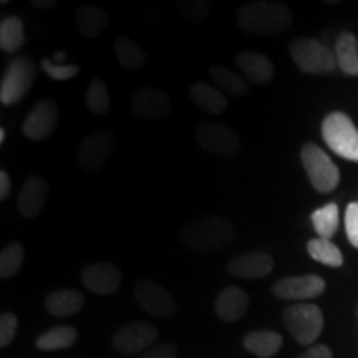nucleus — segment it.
Wrapping results in <instances>:
<instances>
[{"label": "nucleus", "instance_id": "1", "mask_svg": "<svg viewBox=\"0 0 358 358\" xmlns=\"http://www.w3.org/2000/svg\"><path fill=\"white\" fill-rule=\"evenodd\" d=\"M236 239L234 226L219 216L192 217L181 229V241L194 254H208L226 249Z\"/></svg>", "mask_w": 358, "mask_h": 358}, {"label": "nucleus", "instance_id": "2", "mask_svg": "<svg viewBox=\"0 0 358 358\" xmlns=\"http://www.w3.org/2000/svg\"><path fill=\"white\" fill-rule=\"evenodd\" d=\"M294 17L285 3L257 0L249 2L237 12V24L245 34L254 37H268L285 32L292 25Z\"/></svg>", "mask_w": 358, "mask_h": 358}, {"label": "nucleus", "instance_id": "3", "mask_svg": "<svg viewBox=\"0 0 358 358\" xmlns=\"http://www.w3.org/2000/svg\"><path fill=\"white\" fill-rule=\"evenodd\" d=\"M322 138L340 158L358 163V128L343 111H332L325 116Z\"/></svg>", "mask_w": 358, "mask_h": 358}, {"label": "nucleus", "instance_id": "4", "mask_svg": "<svg viewBox=\"0 0 358 358\" xmlns=\"http://www.w3.org/2000/svg\"><path fill=\"white\" fill-rule=\"evenodd\" d=\"M294 64L308 75L332 73L337 69L335 52L317 38H295L289 45Z\"/></svg>", "mask_w": 358, "mask_h": 358}, {"label": "nucleus", "instance_id": "5", "mask_svg": "<svg viewBox=\"0 0 358 358\" xmlns=\"http://www.w3.org/2000/svg\"><path fill=\"white\" fill-rule=\"evenodd\" d=\"M301 159L313 189L329 194L340 185V171L330 156L315 143H306L301 150Z\"/></svg>", "mask_w": 358, "mask_h": 358}, {"label": "nucleus", "instance_id": "6", "mask_svg": "<svg viewBox=\"0 0 358 358\" xmlns=\"http://www.w3.org/2000/svg\"><path fill=\"white\" fill-rule=\"evenodd\" d=\"M37 78V65L29 57H17L8 64L0 83V103L13 106L30 92Z\"/></svg>", "mask_w": 358, "mask_h": 358}, {"label": "nucleus", "instance_id": "7", "mask_svg": "<svg viewBox=\"0 0 358 358\" xmlns=\"http://www.w3.org/2000/svg\"><path fill=\"white\" fill-rule=\"evenodd\" d=\"M284 324L295 342L312 345L324 330V313L315 303H294L284 310Z\"/></svg>", "mask_w": 358, "mask_h": 358}, {"label": "nucleus", "instance_id": "8", "mask_svg": "<svg viewBox=\"0 0 358 358\" xmlns=\"http://www.w3.org/2000/svg\"><path fill=\"white\" fill-rule=\"evenodd\" d=\"M201 150L217 158H231L241 146V138L234 129L224 123L201 122L194 129Z\"/></svg>", "mask_w": 358, "mask_h": 358}, {"label": "nucleus", "instance_id": "9", "mask_svg": "<svg viewBox=\"0 0 358 358\" xmlns=\"http://www.w3.org/2000/svg\"><path fill=\"white\" fill-rule=\"evenodd\" d=\"M116 146V134L108 129H98L83 138L78 146L77 161L85 171L96 173L108 163Z\"/></svg>", "mask_w": 358, "mask_h": 358}, {"label": "nucleus", "instance_id": "10", "mask_svg": "<svg viewBox=\"0 0 358 358\" xmlns=\"http://www.w3.org/2000/svg\"><path fill=\"white\" fill-rule=\"evenodd\" d=\"M134 299L143 310L158 319L171 317L178 310V302L163 285L153 280H141L134 285Z\"/></svg>", "mask_w": 358, "mask_h": 358}, {"label": "nucleus", "instance_id": "11", "mask_svg": "<svg viewBox=\"0 0 358 358\" xmlns=\"http://www.w3.org/2000/svg\"><path fill=\"white\" fill-rule=\"evenodd\" d=\"M158 338L156 327L146 322H131L120 327L113 335V345L123 355H138L148 352Z\"/></svg>", "mask_w": 358, "mask_h": 358}, {"label": "nucleus", "instance_id": "12", "mask_svg": "<svg viewBox=\"0 0 358 358\" xmlns=\"http://www.w3.org/2000/svg\"><path fill=\"white\" fill-rule=\"evenodd\" d=\"M171 100L159 88L143 87L131 98V115L145 122L166 118L171 113Z\"/></svg>", "mask_w": 358, "mask_h": 358}, {"label": "nucleus", "instance_id": "13", "mask_svg": "<svg viewBox=\"0 0 358 358\" xmlns=\"http://www.w3.org/2000/svg\"><path fill=\"white\" fill-rule=\"evenodd\" d=\"M82 282L90 292L113 295L122 287V268L111 262H92L82 268Z\"/></svg>", "mask_w": 358, "mask_h": 358}, {"label": "nucleus", "instance_id": "14", "mask_svg": "<svg viewBox=\"0 0 358 358\" xmlns=\"http://www.w3.org/2000/svg\"><path fill=\"white\" fill-rule=\"evenodd\" d=\"M327 287L320 275L307 274L297 277H284L272 285V294L282 301H307L324 294Z\"/></svg>", "mask_w": 358, "mask_h": 358}, {"label": "nucleus", "instance_id": "15", "mask_svg": "<svg viewBox=\"0 0 358 358\" xmlns=\"http://www.w3.org/2000/svg\"><path fill=\"white\" fill-rule=\"evenodd\" d=\"M58 118H60V111H58L57 103L50 98H45V100H40L32 111L27 115L24 124H22V131L29 140H45L55 129Z\"/></svg>", "mask_w": 358, "mask_h": 358}, {"label": "nucleus", "instance_id": "16", "mask_svg": "<svg viewBox=\"0 0 358 358\" xmlns=\"http://www.w3.org/2000/svg\"><path fill=\"white\" fill-rule=\"evenodd\" d=\"M274 268V259L267 252L239 254L227 262V272L236 279H262Z\"/></svg>", "mask_w": 358, "mask_h": 358}, {"label": "nucleus", "instance_id": "17", "mask_svg": "<svg viewBox=\"0 0 358 358\" xmlns=\"http://www.w3.org/2000/svg\"><path fill=\"white\" fill-rule=\"evenodd\" d=\"M48 198V182L45 181L42 176L34 174L30 176L22 186L19 199H17V206L19 211L24 217L32 219L37 217L42 213L45 203Z\"/></svg>", "mask_w": 358, "mask_h": 358}, {"label": "nucleus", "instance_id": "18", "mask_svg": "<svg viewBox=\"0 0 358 358\" xmlns=\"http://www.w3.org/2000/svg\"><path fill=\"white\" fill-rule=\"evenodd\" d=\"M249 295L245 290L236 285L222 289L214 302V310L216 315L224 322H237L244 317L249 308Z\"/></svg>", "mask_w": 358, "mask_h": 358}, {"label": "nucleus", "instance_id": "19", "mask_svg": "<svg viewBox=\"0 0 358 358\" xmlns=\"http://www.w3.org/2000/svg\"><path fill=\"white\" fill-rule=\"evenodd\" d=\"M239 70L256 85H267L274 80V65L259 52H241L236 57Z\"/></svg>", "mask_w": 358, "mask_h": 358}, {"label": "nucleus", "instance_id": "20", "mask_svg": "<svg viewBox=\"0 0 358 358\" xmlns=\"http://www.w3.org/2000/svg\"><path fill=\"white\" fill-rule=\"evenodd\" d=\"M85 307V295L78 290L64 289L48 294L45 299V308L53 317H70Z\"/></svg>", "mask_w": 358, "mask_h": 358}, {"label": "nucleus", "instance_id": "21", "mask_svg": "<svg viewBox=\"0 0 358 358\" xmlns=\"http://www.w3.org/2000/svg\"><path fill=\"white\" fill-rule=\"evenodd\" d=\"M110 24V15L96 6H83L75 15V25L83 38H96Z\"/></svg>", "mask_w": 358, "mask_h": 358}, {"label": "nucleus", "instance_id": "22", "mask_svg": "<svg viewBox=\"0 0 358 358\" xmlns=\"http://www.w3.org/2000/svg\"><path fill=\"white\" fill-rule=\"evenodd\" d=\"M189 96L192 103L206 113L221 115L227 108V98L221 90L206 82H196L191 85Z\"/></svg>", "mask_w": 358, "mask_h": 358}, {"label": "nucleus", "instance_id": "23", "mask_svg": "<svg viewBox=\"0 0 358 358\" xmlns=\"http://www.w3.org/2000/svg\"><path fill=\"white\" fill-rule=\"evenodd\" d=\"M284 338L274 330H254L243 338V345L248 352L259 358H272L280 350Z\"/></svg>", "mask_w": 358, "mask_h": 358}, {"label": "nucleus", "instance_id": "24", "mask_svg": "<svg viewBox=\"0 0 358 358\" xmlns=\"http://www.w3.org/2000/svg\"><path fill=\"white\" fill-rule=\"evenodd\" d=\"M335 57L340 70L348 77H358V38L352 32H342L335 40Z\"/></svg>", "mask_w": 358, "mask_h": 358}, {"label": "nucleus", "instance_id": "25", "mask_svg": "<svg viewBox=\"0 0 358 358\" xmlns=\"http://www.w3.org/2000/svg\"><path fill=\"white\" fill-rule=\"evenodd\" d=\"M115 55L118 64L127 70H141L148 62V53L140 43L124 35H118L113 42Z\"/></svg>", "mask_w": 358, "mask_h": 358}, {"label": "nucleus", "instance_id": "26", "mask_svg": "<svg viewBox=\"0 0 358 358\" xmlns=\"http://www.w3.org/2000/svg\"><path fill=\"white\" fill-rule=\"evenodd\" d=\"M78 334L75 327L71 325H58L53 329L47 330V332L40 335L35 342L38 350L52 352V350H64V348H70L77 343Z\"/></svg>", "mask_w": 358, "mask_h": 358}, {"label": "nucleus", "instance_id": "27", "mask_svg": "<svg viewBox=\"0 0 358 358\" xmlns=\"http://www.w3.org/2000/svg\"><path fill=\"white\" fill-rule=\"evenodd\" d=\"M25 42L24 22L20 17L10 15L0 22V48L6 53H15Z\"/></svg>", "mask_w": 358, "mask_h": 358}, {"label": "nucleus", "instance_id": "28", "mask_svg": "<svg viewBox=\"0 0 358 358\" xmlns=\"http://www.w3.org/2000/svg\"><path fill=\"white\" fill-rule=\"evenodd\" d=\"M307 252L313 261L324 264L329 267H342L343 266V254L337 245L330 239H322L315 237L307 243Z\"/></svg>", "mask_w": 358, "mask_h": 358}, {"label": "nucleus", "instance_id": "29", "mask_svg": "<svg viewBox=\"0 0 358 358\" xmlns=\"http://www.w3.org/2000/svg\"><path fill=\"white\" fill-rule=\"evenodd\" d=\"M310 219L313 224V229H315L319 237H322V239H332L340 224L338 206L335 203L322 206V208L315 209V211L312 213Z\"/></svg>", "mask_w": 358, "mask_h": 358}, {"label": "nucleus", "instance_id": "30", "mask_svg": "<svg viewBox=\"0 0 358 358\" xmlns=\"http://www.w3.org/2000/svg\"><path fill=\"white\" fill-rule=\"evenodd\" d=\"M209 77H211L214 85H216V88L221 90V92L239 96L245 95V93L249 92L245 80L241 77L239 73H236V71L226 69V66H211V69H209Z\"/></svg>", "mask_w": 358, "mask_h": 358}, {"label": "nucleus", "instance_id": "31", "mask_svg": "<svg viewBox=\"0 0 358 358\" xmlns=\"http://www.w3.org/2000/svg\"><path fill=\"white\" fill-rule=\"evenodd\" d=\"M88 110L95 115H106L111 106V98L106 83L101 78H92L85 93Z\"/></svg>", "mask_w": 358, "mask_h": 358}, {"label": "nucleus", "instance_id": "32", "mask_svg": "<svg viewBox=\"0 0 358 358\" xmlns=\"http://www.w3.org/2000/svg\"><path fill=\"white\" fill-rule=\"evenodd\" d=\"M25 250L20 243H12L6 245L0 254V277L2 279H10L20 271L24 264Z\"/></svg>", "mask_w": 358, "mask_h": 358}, {"label": "nucleus", "instance_id": "33", "mask_svg": "<svg viewBox=\"0 0 358 358\" xmlns=\"http://www.w3.org/2000/svg\"><path fill=\"white\" fill-rule=\"evenodd\" d=\"M178 8L187 24L199 25L208 19L209 12H211V3L208 0H182L178 3Z\"/></svg>", "mask_w": 358, "mask_h": 358}, {"label": "nucleus", "instance_id": "34", "mask_svg": "<svg viewBox=\"0 0 358 358\" xmlns=\"http://www.w3.org/2000/svg\"><path fill=\"white\" fill-rule=\"evenodd\" d=\"M40 65H42L45 73H47L50 78L57 80V82H65V80L77 77L80 73L78 65H60V64H55L53 60H48V58H43Z\"/></svg>", "mask_w": 358, "mask_h": 358}, {"label": "nucleus", "instance_id": "35", "mask_svg": "<svg viewBox=\"0 0 358 358\" xmlns=\"http://www.w3.org/2000/svg\"><path fill=\"white\" fill-rule=\"evenodd\" d=\"M17 329H19V319L15 317V313L3 312L0 317V347L6 348L10 345L15 338Z\"/></svg>", "mask_w": 358, "mask_h": 358}, {"label": "nucleus", "instance_id": "36", "mask_svg": "<svg viewBox=\"0 0 358 358\" xmlns=\"http://www.w3.org/2000/svg\"><path fill=\"white\" fill-rule=\"evenodd\" d=\"M345 231L348 243L358 249V203H350L345 211Z\"/></svg>", "mask_w": 358, "mask_h": 358}, {"label": "nucleus", "instance_id": "37", "mask_svg": "<svg viewBox=\"0 0 358 358\" xmlns=\"http://www.w3.org/2000/svg\"><path fill=\"white\" fill-rule=\"evenodd\" d=\"M141 358H178V348L173 343H158L143 353Z\"/></svg>", "mask_w": 358, "mask_h": 358}, {"label": "nucleus", "instance_id": "38", "mask_svg": "<svg viewBox=\"0 0 358 358\" xmlns=\"http://www.w3.org/2000/svg\"><path fill=\"white\" fill-rule=\"evenodd\" d=\"M299 358H334V353L327 345H313Z\"/></svg>", "mask_w": 358, "mask_h": 358}, {"label": "nucleus", "instance_id": "39", "mask_svg": "<svg viewBox=\"0 0 358 358\" xmlns=\"http://www.w3.org/2000/svg\"><path fill=\"white\" fill-rule=\"evenodd\" d=\"M12 192V179L7 171H0V199L6 201Z\"/></svg>", "mask_w": 358, "mask_h": 358}, {"label": "nucleus", "instance_id": "40", "mask_svg": "<svg viewBox=\"0 0 358 358\" xmlns=\"http://www.w3.org/2000/svg\"><path fill=\"white\" fill-rule=\"evenodd\" d=\"M32 6L40 10H53L57 7L55 0H34Z\"/></svg>", "mask_w": 358, "mask_h": 358}, {"label": "nucleus", "instance_id": "41", "mask_svg": "<svg viewBox=\"0 0 358 358\" xmlns=\"http://www.w3.org/2000/svg\"><path fill=\"white\" fill-rule=\"evenodd\" d=\"M3 141H6V129L0 128V145H3Z\"/></svg>", "mask_w": 358, "mask_h": 358}, {"label": "nucleus", "instance_id": "42", "mask_svg": "<svg viewBox=\"0 0 358 358\" xmlns=\"http://www.w3.org/2000/svg\"><path fill=\"white\" fill-rule=\"evenodd\" d=\"M357 317H358V307H357Z\"/></svg>", "mask_w": 358, "mask_h": 358}]
</instances>
